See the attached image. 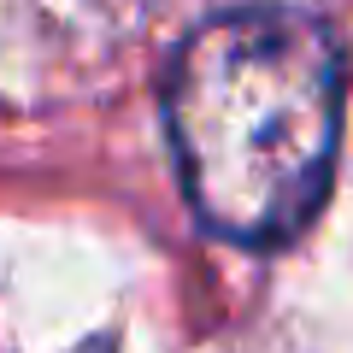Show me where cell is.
<instances>
[{
	"instance_id": "obj_1",
	"label": "cell",
	"mask_w": 353,
	"mask_h": 353,
	"mask_svg": "<svg viewBox=\"0 0 353 353\" xmlns=\"http://www.w3.org/2000/svg\"><path fill=\"white\" fill-rule=\"evenodd\" d=\"M165 130L206 230L248 248L301 236L336 176V36L294 6H241L201 24L165 77Z\"/></svg>"
}]
</instances>
